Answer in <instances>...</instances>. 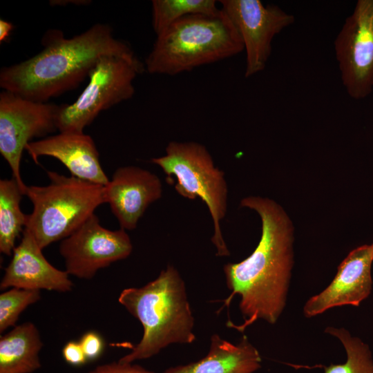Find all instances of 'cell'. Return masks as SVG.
Masks as SVG:
<instances>
[{
  "label": "cell",
  "instance_id": "obj_1",
  "mask_svg": "<svg viewBox=\"0 0 373 373\" xmlns=\"http://www.w3.org/2000/svg\"><path fill=\"white\" fill-rule=\"evenodd\" d=\"M240 206L255 211L261 220V236L252 254L245 260L229 262L223 271L227 300L240 296L239 309L244 322L231 326L239 332L258 320L275 324L287 303L294 265V226L283 208L268 198L248 196Z\"/></svg>",
  "mask_w": 373,
  "mask_h": 373
},
{
  "label": "cell",
  "instance_id": "obj_2",
  "mask_svg": "<svg viewBox=\"0 0 373 373\" xmlns=\"http://www.w3.org/2000/svg\"><path fill=\"white\" fill-rule=\"evenodd\" d=\"M38 54L0 70V87L22 97L47 102L71 90L86 78L97 61L108 55L137 59L126 42L116 39L107 24L96 23L70 39L59 30L43 36Z\"/></svg>",
  "mask_w": 373,
  "mask_h": 373
},
{
  "label": "cell",
  "instance_id": "obj_3",
  "mask_svg": "<svg viewBox=\"0 0 373 373\" xmlns=\"http://www.w3.org/2000/svg\"><path fill=\"white\" fill-rule=\"evenodd\" d=\"M118 301L144 329L141 341L119 361L148 359L170 345L191 344L195 340L185 283L174 266L168 265L141 287L124 289Z\"/></svg>",
  "mask_w": 373,
  "mask_h": 373
},
{
  "label": "cell",
  "instance_id": "obj_4",
  "mask_svg": "<svg viewBox=\"0 0 373 373\" xmlns=\"http://www.w3.org/2000/svg\"><path fill=\"white\" fill-rule=\"evenodd\" d=\"M245 50L242 38L227 15L194 14L157 35L144 61L151 74L176 75L214 63Z\"/></svg>",
  "mask_w": 373,
  "mask_h": 373
},
{
  "label": "cell",
  "instance_id": "obj_5",
  "mask_svg": "<svg viewBox=\"0 0 373 373\" xmlns=\"http://www.w3.org/2000/svg\"><path fill=\"white\" fill-rule=\"evenodd\" d=\"M49 183L28 186L26 195L33 209L25 229L43 249L72 234L105 203L104 186L55 171H47Z\"/></svg>",
  "mask_w": 373,
  "mask_h": 373
},
{
  "label": "cell",
  "instance_id": "obj_6",
  "mask_svg": "<svg viewBox=\"0 0 373 373\" xmlns=\"http://www.w3.org/2000/svg\"><path fill=\"white\" fill-rule=\"evenodd\" d=\"M151 162L162 169L168 180L175 179L174 187L180 195L189 200L198 198L205 203L213 220L211 242L216 255L229 256L220 227L227 209V184L207 148L195 142L172 141L166 154L152 158Z\"/></svg>",
  "mask_w": 373,
  "mask_h": 373
},
{
  "label": "cell",
  "instance_id": "obj_7",
  "mask_svg": "<svg viewBox=\"0 0 373 373\" xmlns=\"http://www.w3.org/2000/svg\"><path fill=\"white\" fill-rule=\"evenodd\" d=\"M145 70L139 59L108 55L102 57L88 75V83L77 99L60 105L57 126L59 132L83 133L100 112L131 98L133 81Z\"/></svg>",
  "mask_w": 373,
  "mask_h": 373
},
{
  "label": "cell",
  "instance_id": "obj_8",
  "mask_svg": "<svg viewBox=\"0 0 373 373\" xmlns=\"http://www.w3.org/2000/svg\"><path fill=\"white\" fill-rule=\"evenodd\" d=\"M60 105L30 100L3 90L0 93V153L12 178L26 195L27 185L20 173L21 156L32 139L57 129Z\"/></svg>",
  "mask_w": 373,
  "mask_h": 373
},
{
  "label": "cell",
  "instance_id": "obj_9",
  "mask_svg": "<svg viewBox=\"0 0 373 373\" xmlns=\"http://www.w3.org/2000/svg\"><path fill=\"white\" fill-rule=\"evenodd\" d=\"M347 93L362 99L373 91V0H358L334 42Z\"/></svg>",
  "mask_w": 373,
  "mask_h": 373
},
{
  "label": "cell",
  "instance_id": "obj_10",
  "mask_svg": "<svg viewBox=\"0 0 373 373\" xmlns=\"http://www.w3.org/2000/svg\"><path fill=\"white\" fill-rule=\"evenodd\" d=\"M221 10L238 31L246 50L245 77L265 68L274 37L295 21L294 16L260 0H222Z\"/></svg>",
  "mask_w": 373,
  "mask_h": 373
},
{
  "label": "cell",
  "instance_id": "obj_11",
  "mask_svg": "<svg viewBox=\"0 0 373 373\" xmlns=\"http://www.w3.org/2000/svg\"><path fill=\"white\" fill-rule=\"evenodd\" d=\"M59 250L69 275L89 280L99 269L128 257L133 245L126 230L108 229L93 214L61 241Z\"/></svg>",
  "mask_w": 373,
  "mask_h": 373
},
{
  "label": "cell",
  "instance_id": "obj_12",
  "mask_svg": "<svg viewBox=\"0 0 373 373\" xmlns=\"http://www.w3.org/2000/svg\"><path fill=\"white\" fill-rule=\"evenodd\" d=\"M372 244L351 251L340 264L331 283L307 300L303 307L304 316L314 317L335 307L359 306L372 291Z\"/></svg>",
  "mask_w": 373,
  "mask_h": 373
},
{
  "label": "cell",
  "instance_id": "obj_13",
  "mask_svg": "<svg viewBox=\"0 0 373 373\" xmlns=\"http://www.w3.org/2000/svg\"><path fill=\"white\" fill-rule=\"evenodd\" d=\"M162 193L160 179L144 169L127 166L117 169L104 186V202L110 206L120 228L133 230L149 206Z\"/></svg>",
  "mask_w": 373,
  "mask_h": 373
},
{
  "label": "cell",
  "instance_id": "obj_14",
  "mask_svg": "<svg viewBox=\"0 0 373 373\" xmlns=\"http://www.w3.org/2000/svg\"><path fill=\"white\" fill-rule=\"evenodd\" d=\"M12 255L0 283L1 290L10 287L64 293L72 290L73 284L68 272L57 269L46 260L27 229Z\"/></svg>",
  "mask_w": 373,
  "mask_h": 373
},
{
  "label": "cell",
  "instance_id": "obj_15",
  "mask_svg": "<svg viewBox=\"0 0 373 373\" xmlns=\"http://www.w3.org/2000/svg\"><path fill=\"white\" fill-rule=\"evenodd\" d=\"M25 150L36 164L40 156H50L60 161L73 177L102 186L109 181L93 138L84 132H59L30 142Z\"/></svg>",
  "mask_w": 373,
  "mask_h": 373
},
{
  "label": "cell",
  "instance_id": "obj_16",
  "mask_svg": "<svg viewBox=\"0 0 373 373\" xmlns=\"http://www.w3.org/2000/svg\"><path fill=\"white\" fill-rule=\"evenodd\" d=\"M261 361L258 350L246 336L233 344L214 334L204 357L169 367L163 373H255L261 367Z\"/></svg>",
  "mask_w": 373,
  "mask_h": 373
},
{
  "label": "cell",
  "instance_id": "obj_17",
  "mask_svg": "<svg viewBox=\"0 0 373 373\" xmlns=\"http://www.w3.org/2000/svg\"><path fill=\"white\" fill-rule=\"evenodd\" d=\"M43 347L37 327L26 322L0 338V373H32L41 367Z\"/></svg>",
  "mask_w": 373,
  "mask_h": 373
},
{
  "label": "cell",
  "instance_id": "obj_18",
  "mask_svg": "<svg viewBox=\"0 0 373 373\" xmlns=\"http://www.w3.org/2000/svg\"><path fill=\"white\" fill-rule=\"evenodd\" d=\"M23 195L13 178L0 180V251L7 256L12 254L15 241L26 224L28 214L20 207Z\"/></svg>",
  "mask_w": 373,
  "mask_h": 373
},
{
  "label": "cell",
  "instance_id": "obj_19",
  "mask_svg": "<svg viewBox=\"0 0 373 373\" xmlns=\"http://www.w3.org/2000/svg\"><path fill=\"white\" fill-rule=\"evenodd\" d=\"M214 0H153L152 26L156 35L175 21L190 15H216L220 12Z\"/></svg>",
  "mask_w": 373,
  "mask_h": 373
},
{
  "label": "cell",
  "instance_id": "obj_20",
  "mask_svg": "<svg viewBox=\"0 0 373 373\" xmlns=\"http://www.w3.org/2000/svg\"><path fill=\"white\" fill-rule=\"evenodd\" d=\"M325 333L337 338L346 352V361L324 367V373H373V356L369 345L345 328L327 327Z\"/></svg>",
  "mask_w": 373,
  "mask_h": 373
},
{
  "label": "cell",
  "instance_id": "obj_21",
  "mask_svg": "<svg viewBox=\"0 0 373 373\" xmlns=\"http://www.w3.org/2000/svg\"><path fill=\"white\" fill-rule=\"evenodd\" d=\"M39 290L11 288L0 295V332L15 326L20 314L41 298Z\"/></svg>",
  "mask_w": 373,
  "mask_h": 373
},
{
  "label": "cell",
  "instance_id": "obj_22",
  "mask_svg": "<svg viewBox=\"0 0 373 373\" xmlns=\"http://www.w3.org/2000/svg\"><path fill=\"white\" fill-rule=\"evenodd\" d=\"M79 342L88 360L97 358L103 352L104 344L103 338L96 332H87Z\"/></svg>",
  "mask_w": 373,
  "mask_h": 373
},
{
  "label": "cell",
  "instance_id": "obj_23",
  "mask_svg": "<svg viewBox=\"0 0 373 373\" xmlns=\"http://www.w3.org/2000/svg\"><path fill=\"white\" fill-rule=\"evenodd\" d=\"M88 373H155L133 363L118 361L97 366Z\"/></svg>",
  "mask_w": 373,
  "mask_h": 373
},
{
  "label": "cell",
  "instance_id": "obj_24",
  "mask_svg": "<svg viewBox=\"0 0 373 373\" xmlns=\"http://www.w3.org/2000/svg\"><path fill=\"white\" fill-rule=\"evenodd\" d=\"M64 360L70 365L79 366L88 361L79 342L69 341L62 349Z\"/></svg>",
  "mask_w": 373,
  "mask_h": 373
},
{
  "label": "cell",
  "instance_id": "obj_25",
  "mask_svg": "<svg viewBox=\"0 0 373 373\" xmlns=\"http://www.w3.org/2000/svg\"><path fill=\"white\" fill-rule=\"evenodd\" d=\"M14 26L4 19L0 20V42L5 41L10 35Z\"/></svg>",
  "mask_w": 373,
  "mask_h": 373
},
{
  "label": "cell",
  "instance_id": "obj_26",
  "mask_svg": "<svg viewBox=\"0 0 373 373\" xmlns=\"http://www.w3.org/2000/svg\"><path fill=\"white\" fill-rule=\"evenodd\" d=\"M372 247H373V243L372 244Z\"/></svg>",
  "mask_w": 373,
  "mask_h": 373
}]
</instances>
